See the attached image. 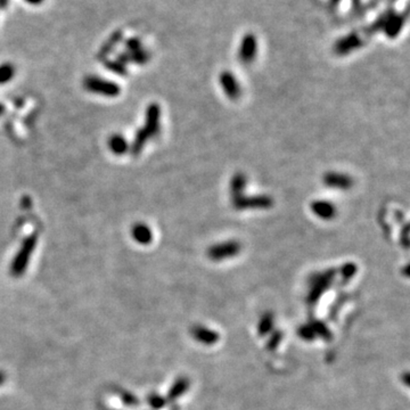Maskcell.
<instances>
[{
    "mask_svg": "<svg viewBox=\"0 0 410 410\" xmlns=\"http://www.w3.org/2000/svg\"><path fill=\"white\" fill-rule=\"evenodd\" d=\"M240 250H242V245L239 242L226 240V242L212 245L208 250V256L212 261H223L236 256Z\"/></svg>",
    "mask_w": 410,
    "mask_h": 410,
    "instance_id": "obj_4",
    "label": "cell"
},
{
    "mask_svg": "<svg viewBox=\"0 0 410 410\" xmlns=\"http://www.w3.org/2000/svg\"><path fill=\"white\" fill-rule=\"evenodd\" d=\"M298 334H299V336L301 337L302 340L308 341V342L314 341V340L317 339L314 328L311 327V325L309 323L306 324V325H302V326H300L299 329H298Z\"/></svg>",
    "mask_w": 410,
    "mask_h": 410,
    "instance_id": "obj_22",
    "label": "cell"
},
{
    "mask_svg": "<svg viewBox=\"0 0 410 410\" xmlns=\"http://www.w3.org/2000/svg\"><path fill=\"white\" fill-rule=\"evenodd\" d=\"M220 84L226 96L230 99H238L242 95V89L240 86L231 72H223L220 75Z\"/></svg>",
    "mask_w": 410,
    "mask_h": 410,
    "instance_id": "obj_9",
    "label": "cell"
},
{
    "mask_svg": "<svg viewBox=\"0 0 410 410\" xmlns=\"http://www.w3.org/2000/svg\"><path fill=\"white\" fill-rule=\"evenodd\" d=\"M232 204L235 209L245 210V209H267L272 206V200L269 196H243L242 194L238 196L232 197Z\"/></svg>",
    "mask_w": 410,
    "mask_h": 410,
    "instance_id": "obj_5",
    "label": "cell"
},
{
    "mask_svg": "<svg viewBox=\"0 0 410 410\" xmlns=\"http://www.w3.org/2000/svg\"><path fill=\"white\" fill-rule=\"evenodd\" d=\"M336 276L337 270L334 268L312 275L308 283L307 302L309 304H316L318 302L321 297L326 293V291L331 289Z\"/></svg>",
    "mask_w": 410,
    "mask_h": 410,
    "instance_id": "obj_1",
    "label": "cell"
},
{
    "mask_svg": "<svg viewBox=\"0 0 410 410\" xmlns=\"http://www.w3.org/2000/svg\"><path fill=\"white\" fill-rule=\"evenodd\" d=\"M83 87L86 89L92 92V94L106 96V97H115L120 94V87L115 82L108 81L106 79L94 77H87L83 80Z\"/></svg>",
    "mask_w": 410,
    "mask_h": 410,
    "instance_id": "obj_3",
    "label": "cell"
},
{
    "mask_svg": "<svg viewBox=\"0 0 410 410\" xmlns=\"http://www.w3.org/2000/svg\"><path fill=\"white\" fill-rule=\"evenodd\" d=\"M190 334H192L194 340L204 345H214L220 340V335L217 332L206 326H203V325L193 326L190 328Z\"/></svg>",
    "mask_w": 410,
    "mask_h": 410,
    "instance_id": "obj_6",
    "label": "cell"
},
{
    "mask_svg": "<svg viewBox=\"0 0 410 410\" xmlns=\"http://www.w3.org/2000/svg\"><path fill=\"white\" fill-rule=\"evenodd\" d=\"M283 341V333L281 331H274L271 336L269 337L267 342V349L269 351H274L277 349V346L282 343Z\"/></svg>",
    "mask_w": 410,
    "mask_h": 410,
    "instance_id": "obj_25",
    "label": "cell"
},
{
    "mask_svg": "<svg viewBox=\"0 0 410 410\" xmlns=\"http://www.w3.org/2000/svg\"><path fill=\"white\" fill-rule=\"evenodd\" d=\"M15 75V66L12 63H4L0 65V84L11 81Z\"/></svg>",
    "mask_w": 410,
    "mask_h": 410,
    "instance_id": "obj_21",
    "label": "cell"
},
{
    "mask_svg": "<svg viewBox=\"0 0 410 410\" xmlns=\"http://www.w3.org/2000/svg\"><path fill=\"white\" fill-rule=\"evenodd\" d=\"M275 327V317L271 312H265L262 315V317L257 324V333L260 336H267L268 334L272 332Z\"/></svg>",
    "mask_w": 410,
    "mask_h": 410,
    "instance_id": "obj_16",
    "label": "cell"
},
{
    "mask_svg": "<svg viewBox=\"0 0 410 410\" xmlns=\"http://www.w3.org/2000/svg\"><path fill=\"white\" fill-rule=\"evenodd\" d=\"M311 211L317 217L323 219V220H331V219L336 215V209L333 203L325 200L315 201L312 203Z\"/></svg>",
    "mask_w": 410,
    "mask_h": 410,
    "instance_id": "obj_10",
    "label": "cell"
},
{
    "mask_svg": "<svg viewBox=\"0 0 410 410\" xmlns=\"http://www.w3.org/2000/svg\"><path fill=\"white\" fill-rule=\"evenodd\" d=\"M108 147L114 154L122 155L129 150V144L126 139L121 134H113L108 139Z\"/></svg>",
    "mask_w": 410,
    "mask_h": 410,
    "instance_id": "obj_15",
    "label": "cell"
},
{
    "mask_svg": "<svg viewBox=\"0 0 410 410\" xmlns=\"http://www.w3.org/2000/svg\"><path fill=\"white\" fill-rule=\"evenodd\" d=\"M5 380H6L5 373H4V371H0V385H3V384L5 383Z\"/></svg>",
    "mask_w": 410,
    "mask_h": 410,
    "instance_id": "obj_29",
    "label": "cell"
},
{
    "mask_svg": "<svg viewBox=\"0 0 410 410\" xmlns=\"http://www.w3.org/2000/svg\"><path fill=\"white\" fill-rule=\"evenodd\" d=\"M131 235H132L133 239L137 243L147 245L153 240V232H152L151 228L145 225V223L139 222L133 225L132 230H131Z\"/></svg>",
    "mask_w": 410,
    "mask_h": 410,
    "instance_id": "obj_12",
    "label": "cell"
},
{
    "mask_svg": "<svg viewBox=\"0 0 410 410\" xmlns=\"http://www.w3.org/2000/svg\"><path fill=\"white\" fill-rule=\"evenodd\" d=\"M121 396H122V400H123V402L125 404H128V405H137V404H139L138 399L129 392L123 393V394H122Z\"/></svg>",
    "mask_w": 410,
    "mask_h": 410,
    "instance_id": "obj_27",
    "label": "cell"
},
{
    "mask_svg": "<svg viewBox=\"0 0 410 410\" xmlns=\"http://www.w3.org/2000/svg\"><path fill=\"white\" fill-rule=\"evenodd\" d=\"M147 402H149V404L153 409L160 410L167 404V399H164L163 396H161L158 393H150L149 396H147Z\"/></svg>",
    "mask_w": 410,
    "mask_h": 410,
    "instance_id": "obj_23",
    "label": "cell"
},
{
    "mask_svg": "<svg viewBox=\"0 0 410 410\" xmlns=\"http://www.w3.org/2000/svg\"><path fill=\"white\" fill-rule=\"evenodd\" d=\"M189 386L190 382L187 377H179L178 379H176L168 392L167 400L175 401L180 398V396H183L188 391Z\"/></svg>",
    "mask_w": 410,
    "mask_h": 410,
    "instance_id": "obj_13",
    "label": "cell"
},
{
    "mask_svg": "<svg viewBox=\"0 0 410 410\" xmlns=\"http://www.w3.org/2000/svg\"><path fill=\"white\" fill-rule=\"evenodd\" d=\"M309 324L311 325V327L314 328L317 337H320V339H323L324 341H332L333 334L329 331V328L326 326V324H325L324 321L314 319L311 320Z\"/></svg>",
    "mask_w": 410,
    "mask_h": 410,
    "instance_id": "obj_17",
    "label": "cell"
},
{
    "mask_svg": "<svg viewBox=\"0 0 410 410\" xmlns=\"http://www.w3.org/2000/svg\"><path fill=\"white\" fill-rule=\"evenodd\" d=\"M403 378H404V384H405V385H409V374H408V373H404Z\"/></svg>",
    "mask_w": 410,
    "mask_h": 410,
    "instance_id": "obj_31",
    "label": "cell"
},
{
    "mask_svg": "<svg viewBox=\"0 0 410 410\" xmlns=\"http://www.w3.org/2000/svg\"><path fill=\"white\" fill-rule=\"evenodd\" d=\"M105 67L117 75H125L126 67L119 61H105Z\"/></svg>",
    "mask_w": 410,
    "mask_h": 410,
    "instance_id": "obj_24",
    "label": "cell"
},
{
    "mask_svg": "<svg viewBox=\"0 0 410 410\" xmlns=\"http://www.w3.org/2000/svg\"><path fill=\"white\" fill-rule=\"evenodd\" d=\"M245 187H246V177H245L243 173H237V175H235L234 178L231 179L230 184L232 197L240 195Z\"/></svg>",
    "mask_w": 410,
    "mask_h": 410,
    "instance_id": "obj_19",
    "label": "cell"
},
{
    "mask_svg": "<svg viewBox=\"0 0 410 410\" xmlns=\"http://www.w3.org/2000/svg\"><path fill=\"white\" fill-rule=\"evenodd\" d=\"M151 137L149 136V133L146 132L143 128L141 130L137 131L136 136H134L132 146H131V151H132L133 155H138L143 151L144 146L146 145V143L149 142Z\"/></svg>",
    "mask_w": 410,
    "mask_h": 410,
    "instance_id": "obj_18",
    "label": "cell"
},
{
    "mask_svg": "<svg viewBox=\"0 0 410 410\" xmlns=\"http://www.w3.org/2000/svg\"><path fill=\"white\" fill-rule=\"evenodd\" d=\"M122 39H123V33H122V31L113 32L100 47L98 54H97V60L106 61V57L113 53V50L116 48V46L120 44Z\"/></svg>",
    "mask_w": 410,
    "mask_h": 410,
    "instance_id": "obj_11",
    "label": "cell"
},
{
    "mask_svg": "<svg viewBox=\"0 0 410 410\" xmlns=\"http://www.w3.org/2000/svg\"><path fill=\"white\" fill-rule=\"evenodd\" d=\"M125 48L128 53L138 52V50L143 49V44L141 40L137 39V38H131V39L125 42Z\"/></svg>",
    "mask_w": 410,
    "mask_h": 410,
    "instance_id": "obj_26",
    "label": "cell"
},
{
    "mask_svg": "<svg viewBox=\"0 0 410 410\" xmlns=\"http://www.w3.org/2000/svg\"><path fill=\"white\" fill-rule=\"evenodd\" d=\"M324 184L334 189L346 190L353 186V179L342 172H327L324 176Z\"/></svg>",
    "mask_w": 410,
    "mask_h": 410,
    "instance_id": "obj_8",
    "label": "cell"
},
{
    "mask_svg": "<svg viewBox=\"0 0 410 410\" xmlns=\"http://www.w3.org/2000/svg\"><path fill=\"white\" fill-rule=\"evenodd\" d=\"M28 4H30V5H40V4L44 2V0H25Z\"/></svg>",
    "mask_w": 410,
    "mask_h": 410,
    "instance_id": "obj_28",
    "label": "cell"
},
{
    "mask_svg": "<svg viewBox=\"0 0 410 410\" xmlns=\"http://www.w3.org/2000/svg\"><path fill=\"white\" fill-rule=\"evenodd\" d=\"M160 117H161V108L158 104H151L147 107L146 111V123L143 129L149 133L151 138L158 136L160 132Z\"/></svg>",
    "mask_w": 410,
    "mask_h": 410,
    "instance_id": "obj_7",
    "label": "cell"
},
{
    "mask_svg": "<svg viewBox=\"0 0 410 410\" xmlns=\"http://www.w3.org/2000/svg\"><path fill=\"white\" fill-rule=\"evenodd\" d=\"M4 112H5V107H4L3 104H0V116L3 115Z\"/></svg>",
    "mask_w": 410,
    "mask_h": 410,
    "instance_id": "obj_32",
    "label": "cell"
},
{
    "mask_svg": "<svg viewBox=\"0 0 410 410\" xmlns=\"http://www.w3.org/2000/svg\"><path fill=\"white\" fill-rule=\"evenodd\" d=\"M37 243L38 236L35 234L30 235L29 237L23 240L19 252L16 253V255L12 261L11 275L13 277H21L25 272V270H27L29 265V261L31 259L32 253L36 248Z\"/></svg>",
    "mask_w": 410,
    "mask_h": 410,
    "instance_id": "obj_2",
    "label": "cell"
},
{
    "mask_svg": "<svg viewBox=\"0 0 410 410\" xmlns=\"http://www.w3.org/2000/svg\"><path fill=\"white\" fill-rule=\"evenodd\" d=\"M256 54V41L253 37L245 38L239 50V57L244 63H250L254 60Z\"/></svg>",
    "mask_w": 410,
    "mask_h": 410,
    "instance_id": "obj_14",
    "label": "cell"
},
{
    "mask_svg": "<svg viewBox=\"0 0 410 410\" xmlns=\"http://www.w3.org/2000/svg\"><path fill=\"white\" fill-rule=\"evenodd\" d=\"M358 271L357 264L352 263V262H349V263H345L344 265H342L340 269V276L341 281L343 284L348 283L349 281L352 280V278L356 276V274Z\"/></svg>",
    "mask_w": 410,
    "mask_h": 410,
    "instance_id": "obj_20",
    "label": "cell"
},
{
    "mask_svg": "<svg viewBox=\"0 0 410 410\" xmlns=\"http://www.w3.org/2000/svg\"><path fill=\"white\" fill-rule=\"evenodd\" d=\"M8 3H10V0H0V10L5 8L8 5Z\"/></svg>",
    "mask_w": 410,
    "mask_h": 410,
    "instance_id": "obj_30",
    "label": "cell"
}]
</instances>
